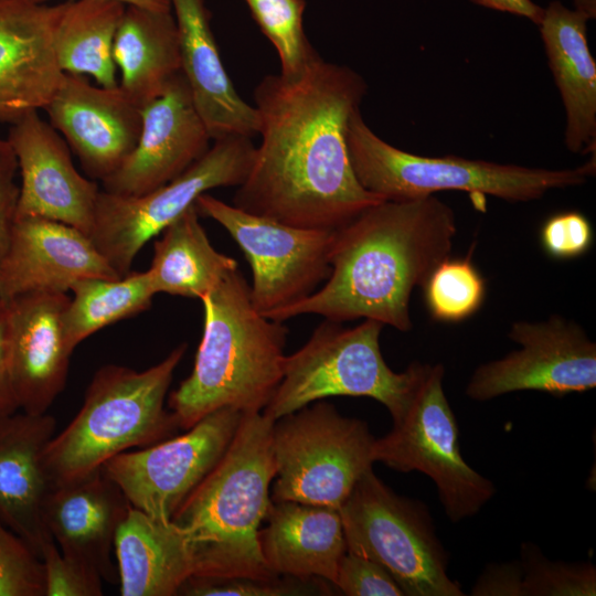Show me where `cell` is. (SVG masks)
Masks as SVG:
<instances>
[{
	"instance_id": "1",
	"label": "cell",
	"mask_w": 596,
	"mask_h": 596,
	"mask_svg": "<svg viewBox=\"0 0 596 596\" xmlns=\"http://www.w3.org/2000/svg\"><path fill=\"white\" fill-rule=\"evenodd\" d=\"M363 77L318 54L292 76L254 91L260 142L233 205L287 225L338 231L384 201L356 180L347 128L366 94Z\"/></svg>"
},
{
	"instance_id": "2",
	"label": "cell",
	"mask_w": 596,
	"mask_h": 596,
	"mask_svg": "<svg viewBox=\"0 0 596 596\" xmlns=\"http://www.w3.org/2000/svg\"><path fill=\"white\" fill-rule=\"evenodd\" d=\"M456 233L453 209L435 195L371 205L334 232L324 285L265 317L280 322L302 315L341 323L370 319L409 331L412 291L449 257Z\"/></svg>"
},
{
	"instance_id": "3",
	"label": "cell",
	"mask_w": 596,
	"mask_h": 596,
	"mask_svg": "<svg viewBox=\"0 0 596 596\" xmlns=\"http://www.w3.org/2000/svg\"><path fill=\"white\" fill-rule=\"evenodd\" d=\"M203 334L191 374L170 394L179 428L228 407L263 412L283 377L288 329L253 306L238 268L201 299Z\"/></svg>"
},
{
	"instance_id": "4",
	"label": "cell",
	"mask_w": 596,
	"mask_h": 596,
	"mask_svg": "<svg viewBox=\"0 0 596 596\" xmlns=\"http://www.w3.org/2000/svg\"><path fill=\"white\" fill-rule=\"evenodd\" d=\"M273 424L263 412L243 413L221 460L172 517L192 549L194 576H279L267 566L259 545L276 473Z\"/></svg>"
},
{
	"instance_id": "5",
	"label": "cell",
	"mask_w": 596,
	"mask_h": 596,
	"mask_svg": "<svg viewBox=\"0 0 596 596\" xmlns=\"http://www.w3.org/2000/svg\"><path fill=\"white\" fill-rule=\"evenodd\" d=\"M185 351L182 343L143 371L117 364L99 368L77 414L45 448L51 483L79 479L121 453L172 437L179 426L164 402Z\"/></svg>"
},
{
	"instance_id": "6",
	"label": "cell",
	"mask_w": 596,
	"mask_h": 596,
	"mask_svg": "<svg viewBox=\"0 0 596 596\" xmlns=\"http://www.w3.org/2000/svg\"><path fill=\"white\" fill-rule=\"evenodd\" d=\"M350 163L359 183L384 200L402 201L440 191H465L508 202L541 199L554 189L584 184L595 160L574 169L551 170L471 160L456 156L426 157L398 149L379 137L361 110L347 128Z\"/></svg>"
},
{
	"instance_id": "7",
	"label": "cell",
	"mask_w": 596,
	"mask_h": 596,
	"mask_svg": "<svg viewBox=\"0 0 596 596\" xmlns=\"http://www.w3.org/2000/svg\"><path fill=\"white\" fill-rule=\"evenodd\" d=\"M384 324L364 319L345 328L324 319L308 341L284 361L283 377L263 413L276 421L313 402L332 396L371 397L392 418L404 408L421 362L394 372L385 362L380 336Z\"/></svg>"
},
{
	"instance_id": "8",
	"label": "cell",
	"mask_w": 596,
	"mask_h": 596,
	"mask_svg": "<svg viewBox=\"0 0 596 596\" xmlns=\"http://www.w3.org/2000/svg\"><path fill=\"white\" fill-rule=\"evenodd\" d=\"M347 551L384 566L407 596H461L448 554L423 502L365 472L339 509Z\"/></svg>"
},
{
	"instance_id": "9",
	"label": "cell",
	"mask_w": 596,
	"mask_h": 596,
	"mask_svg": "<svg viewBox=\"0 0 596 596\" xmlns=\"http://www.w3.org/2000/svg\"><path fill=\"white\" fill-rule=\"evenodd\" d=\"M374 441L366 422L343 416L322 400L274 421L272 500L339 510L372 469Z\"/></svg>"
},
{
	"instance_id": "10",
	"label": "cell",
	"mask_w": 596,
	"mask_h": 596,
	"mask_svg": "<svg viewBox=\"0 0 596 596\" xmlns=\"http://www.w3.org/2000/svg\"><path fill=\"white\" fill-rule=\"evenodd\" d=\"M445 369L421 364L411 395L392 429L374 441V460L402 471H421L437 487L453 522L472 517L494 496V485L471 468L459 447L455 414L445 395Z\"/></svg>"
},
{
	"instance_id": "11",
	"label": "cell",
	"mask_w": 596,
	"mask_h": 596,
	"mask_svg": "<svg viewBox=\"0 0 596 596\" xmlns=\"http://www.w3.org/2000/svg\"><path fill=\"white\" fill-rule=\"evenodd\" d=\"M254 150L251 137H222L181 174L150 192L126 196L100 190L89 238L116 273L125 276L143 245L201 194L242 184Z\"/></svg>"
},
{
	"instance_id": "12",
	"label": "cell",
	"mask_w": 596,
	"mask_h": 596,
	"mask_svg": "<svg viewBox=\"0 0 596 596\" xmlns=\"http://www.w3.org/2000/svg\"><path fill=\"white\" fill-rule=\"evenodd\" d=\"M195 207L223 226L243 251L252 269L251 300L263 316L305 299L329 277L336 231L287 225L209 193L196 199Z\"/></svg>"
},
{
	"instance_id": "13",
	"label": "cell",
	"mask_w": 596,
	"mask_h": 596,
	"mask_svg": "<svg viewBox=\"0 0 596 596\" xmlns=\"http://www.w3.org/2000/svg\"><path fill=\"white\" fill-rule=\"evenodd\" d=\"M243 413L220 408L179 436L121 453L104 464V472L131 507L162 521L172 517L223 457Z\"/></svg>"
},
{
	"instance_id": "14",
	"label": "cell",
	"mask_w": 596,
	"mask_h": 596,
	"mask_svg": "<svg viewBox=\"0 0 596 596\" xmlns=\"http://www.w3.org/2000/svg\"><path fill=\"white\" fill-rule=\"evenodd\" d=\"M508 336L521 348L478 366L466 387L469 398L483 402L517 391L563 396L596 386V344L574 321H517Z\"/></svg>"
},
{
	"instance_id": "15",
	"label": "cell",
	"mask_w": 596,
	"mask_h": 596,
	"mask_svg": "<svg viewBox=\"0 0 596 596\" xmlns=\"http://www.w3.org/2000/svg\"><path fill=\"white\" fill-rule=\"evenodd\" d=\"M7 139L21 177L17 217L58 221L89 237L100 189L76 170L60 132L30 111L10 125Z\"/></svg>"
},
{
	"instance_id": "16",
	"label": "cell",
	"mask_w": 596,
	"mask_h": 596,
	"mask_svg": "<svg viewBox=\"0 0 596 596\" xmlns=\"http://www.w3.org/2000/svg\"><path fill=\"white\" fill-rule=\"evenodd\" d=\"M140 114L134 150L102 181V190L108 193L130 196L150 192L181 174L210 148L212 139L182 73L141 107Z\"/></svg>"
},
{
	"instance_id": "17",
	"label": "cell",
	"mask_w": 596,
	"mask_h": 596,
	"mask_svg": "<svg viewBox=\"0 0 596 596\" xmlns=\"http://www.w3.org/2000/svg\"><path fill=\"white\" fill-rule=\"evenodd\" d=\"M43 110L95 180L117 171L139 138L140 108L119 86L94 85L83 75L63 73Z\"/></svg>"
},
{
	"instance_id": "18",
	"label": "cell",
	"mask_w": 596,
	"mask_h": 596,
	"mask_svg": "<svg viewBox=\"0 0 596 596\" xmlns=\"http://www.w3.org/2000/svg\"><path fill=\"white\" fill-rule=\"evenodd\" d=\"M70 297L34 291L7 301L9 368L19 409L44 414L66 385L70 348L64 315Z\"/></svg>"
},
{
	"instance_id": "19",
	"label": "cell",
	"mask_w": 596,
	"mask_h": 596,
	"mask_svg": "<svg viewBox=\"0 0 596 596\" xmlns=\"http://www.w3.org/2000/svg\"><path fill=\"white\" fill-rule=\"evenodd\" d=\"M88 277L120 276L82 231L50 219L17 217L0 263V299L34 291L66 294Z\"/></svg>"
},
{
	"instance_id": "20",
	"label": "cell",
	"mask_w": 596,
	"mask_h": 596,
	"mask_svg": "<svg viewBox=\"0 0 596 596\" xmlns=\"http://www.w3.org/2000/svg\"><path fill=\"white\" fill-rule=\"evenodd\" d=\"M65 2L0 0V125L43 109L63 72L53 35Z\"/></svg>"
},
{
	"instance_id": "21",
	"label": "cell",
	"mask_w": 596,
	"mask_h": 596,
	"mask_svg": "<svg viewBox=\"0 0 596 596\" xmlns=\"http://www.w3.org/2000/svg\"><path fill=\"white\" fill-rule=\"evenodd\" d=\"M131 508L121 489L99 468L79 479L52 485L44 520L60 551L118 583L113 562L116 532Z\"/></svg>"
},
{
	"instance_id": "22",
	"label": "cell",
	"mask_w": 596,
	"mask_h": 596,
	"mask_svg": "<svg viewBox=\"0 0 596 596\" xmlns=\"http://www.w3.org/2000/svg\"><path fill=\"white\" fill-rule=\"evenodd\" d=\"M49 413L15 412L0 418V519L41 558L54 543L44 520L52 487L44 451L55 435Z\"/></svg>"
},
{
	"instance_id": "23",
	"label": "cell",
	"mask_w": 596,
	"mask_h": 596,
	"mask_svg": "<svg viewBox=\"0 0 596 596\" xmlns=\"http://www.w3.org/2000/svg\"><path fill=\"white\" fill-rule=\"evenodd\" d=\"M170 4L178 29L181 73L211 139L257 135V110L238 95L225 71L205 0H170Z\"/></svg>"
},
{
	"instance_id": "24",
	"label": "cell",
	"mask_w": 596,
	"mask_h": 596,
	"mask_svg": "<svg viewBox=\"0 0 596 596\" xmlns=\"http://www.w3.org/2000/svg\"><path fill=\"white\" fill-rule=\"evenodd\" d=\"M265 521L266 526L259 530V545L274 574L319 578L334 585L340 561L347 552L338 509L273 501Z\"/></svg>"
},
{
	"instance_id": "25",
	"label": "cell",
	"mask_w": 596,
	"mask_h": 596,
	"mask_svg": "<svg viewBox=\"0 0 596 596\" xmlns=\"http://www.w3.org/2000/svg\"><path fill=\"white\" fill-rule=\"evenodd\" d=\"M587 21L552 1L538 24L564 106V143L573 153L595 152L596 145V63L587 42Z\"/></svg>"
},
{
	"instance_id": "26",
	"label": "cell",
	"mask_w": 596,
	"mask_h": 596,
	"mask_svg": "<svg viewBox=\"0 0 596 596\" xmlns=\"http://www.w3.org/2000/svg\"><path fill=\"white\" fill-rule=\"evenodd\" d=\"M114 551L123 596H174L195 574L182 530L134 507L116 532Z\"/></svg>"
},
{
	"instance_id": "27",
	"label": "cell",
	"mask_w": 596,
	"mask_h": 596,
	"mask_svg": "<svg viewBox=\"0 0 596 596\" xmlns=\"http://www.w3.org/2000/svg\"><path fill=\"white\" fill-rule=\"evenodd\" d=\"M118 86L139 108L160 96L181 73L172 11L126 6L113 44Z\"/></svg>"
},
{
	"instance_id": "28",
	"label": "cell",
	"mask_w": 596,
	"mask_h": 596,
	"mask_svg": "<svg viewBox=\"0 0 596 596\" xmlns=\"http://www.w3.org/2000/svg\"><path fill=\"white\" fill-rule=\"evenodd\" d=\"M195 204L160 234L148 269L157 294L201 299L237 262L217 252L199 220Z\"/></svg>"
},
{
	"instance_id": "29",
	"label": "cell",
	"mask_w": 596,
	"mask_h": 596,
	"mask_svg": "<svg viewBox=\"0 0 596 596\" xmlns=\"http://www.w3.org/2000/svg\"><path fill=\"white\" fill-rule=\"evenodd\" d=\"M125 9L117 0L66 1L53 35L61 71L91 76L103 87L118 86L113 44Z\"/></svg>"
},
{
	"instance_id": "30",
	"label": "cell",
	"mask_w": 596,
	"mask_h": 596,
	"mask_svg": "<svg viewBox=\"0 0 596 596\" xmlns=\"http://www.w3.org/2000/svg\"><path fill=\"white\" fill-rule=\"evenodd\" d=\"M71 291L64 326L73 351L98 330L147 310L157 294L148 269L118 278H84Z\"/></svg>"
},
{
	"instance_id": "31",
	"label": "cell",
	"mask_w": 596,
	"mask_h": 596,
	"mask_svg": "<svg viewBox=\"0 0 596 596\" xmlns=\"http://www.w3.org/2000/svg\"><path fill=\"white\" fill-rule=\"evenodd\" d=\"M423 288L432 318L444 322H458L471 317L486 297L485 279L470 256L444 259Z\"/></svg>"
},
{
	"instance_id": "32",
	"label": "cell",
	"mask_w": 596,
	"mask_h": 596,
	"mask_svg": "<svg viewBox=\"0 0 596 596\" xmlns=\"http://www.w3.org/2000/svg\"><path fill=\"white\" fill-rule=\"evenodd\" d=\"M262 32L274 45L280 74L292 76L318 54L302 28L305 0H245Z\"/></svg>"
},
{
	"instance_id": "33",
	"label": "cell",
	"mask_w": 596,
	"mask_h": 596,
	"mask_svg": "<svg viewBox=\"0 0 596 596\" xmlns=\"http://www.w3.org/2000/svg\"><path fill=\"white\" fill-rule=\"evenodd\" d=\"M520 564L523 571V596L596 594V572L593 564L552 562L532 543L522 544Z\"/></svg>"
},
{
	"instance_id": "34",
	"label": "cell",
	"mask_w": 596,
	"mask_h": 596,
	"mask_svg": "<svg viewBox=\"0 0 596 596\" xmlns=\"http://www.w3.org/2000/svg\"><path fill=\"white\" fill-rule=\"evenodd\" d=\"M326 586L316 578L280 576L274 578H253L245 576L204 577L192 576L180 588L178 595L185 596H284L310 595L326 592Z\"/></svg>"
},
{
	"instance_id": "35",
	"label": "cell",
	"mask_w": 596,
	"mask_h": 596,
	"mask_svg": "<svg viewBox=\"0 0 596 596\" xmlns=\"http://www.w3.org/2000/svg\"><path fill=\"white\" fill-rule=\"evenodd\" d=\"M0 596H45L41 558L1 519Z\"/></svg>"
},
{
	"instance_id": "36",
	"label": "cell",
	"mask_w": 596,
	"mask_h": 596,
	"mask_svg": "<svg viewBox=\"0 0 596 596\" xmlns=\"http://www.w3.org/2000/svg\"><path fill=\"white\" fill-rule=\"evenodd\" d=\"M44 570L45 596H100L103 578L84 562L63 554L50 544L41 555Z\"/></svg>"
},
{
	"instance_id": "37",
	"label": "cell",
	"mask_w": 596,
	"mask_h": 596,
	"mask_svg": "<svg viewBox=\"0 0 596 596\" xmlns=\"http://www.w3.org/2000/svg\"><path fill=\"white\" fill-rule=\"evenodd\" d=\"M334 586L348 596L404 595L384 566L349 551L340 561Z\"/></svg>"
},
{
	"instance_id": "38",
	"label": "cell",
	"mask_w": 596,
	"mask_h": 596,
	"mask_svg": "<svg viewBox=\"0 0 596 596\" xmlns=\"http://www.w3.org/2000/svg\"><path fill=\"white\" fill-rule=\"evenodd\" d=\"M593 227L577 211H566L549 217L541 230V244L550 256L572 259L585 254L593 244Z\"/></svg>"
},
{
	"instance_id": "39",
	"label": "cell",
	"mask_w": 596,
	"mask_h": 596,
	"mask_svg": "<svg viewBox=\"0 0 596 596\" xmlns=\"http://www.w3.org/2000/svg\"><path fill=\"white\" fill-rule=\"evenodd\" d=\"M18 172V161L11 145L7 138H0V263L18 215L20 196Z\"/></svg>"
},
{
	"instance_id": "40",
	"label": "cell",
	"mask_w": 596,
	"mask_h": 596,
	"mask_svg": "<svg viewBox=\"0 0 596 596\" xmlns=\"http://www.w3.org/2000/svg\"><path fill=\"white\" fill-rule=\"evenodd\" d=\"M471 595L523 596V571L520 563L493 564L485 568Z\"/></svg>"
},
{
	"instance_id": "41",
	"label": "cell",
	"mask_w": 596,
	"mask_h": 596,
	"mask_svg": "<svg viewBox=\"0 0 596 596\" xmlns=\"http://www.w3.org/2000/svg\"><path fill=\"white\" fill-rule=\"evenodd\" d=\"M19 411L9 368V329L7 301L0 299V418Z\"/></svg>"
},
{
	"instance_id": "42",
	"label": "cell",
	"mask_w": 596,
	"mask_h": 596,
	"mask_svg": "<svg viewBox=\"0 0 596 596\" xmlns=\"http://www.w3.org/2000/svg\"><path fill=\"white\" fill-rule=\"evenodd\" d=\"M476 4L489 8L492 10L508 12L532 21L539 24L544 9L532 0H470Z\"/></svg>"
},
{
	"instance_id": "43",
	"label": "cell",
	"mask_w": 596,
	"mask_h": 596,
	"mask_svg": "<svg viewBox=\"0 0 596 596\" xmlns=\"http://www.w3.org/2000/svg\"><path fill=\"white\" fill-rule=\"evenodd\" d=\"M32 3H44L47 0H25ZM126 6H138L157 11H170V0H117Z\"/></svg>"
},
{
	"instance_id": "44",
	"label": "cell",
	"mask_w": 596,
	"mask_h": 596,
	"mask_svg": "<svg viewBox=\"0 0 596 596\" xmlns=\"http://www.w3.org/2000/svg\"><path fill=\"white\" fill-rule=\"evenodd\" d=\"M574 10L585 15L588 20L595 18L596 0H574Z\"/></svg>"
}]
</instances>
